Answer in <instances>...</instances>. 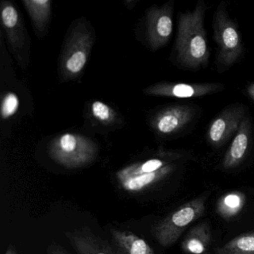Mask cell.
I'll return each mask as SVG.
<instances>
[{"mask_svg":"<svg viewBox=\"0 0 254 254\" xmlns=\"http://www.w3.org/2000/svg\"><path fill=\"white\" fill-rule=\"evenodd\" d=\"M49 155L53 161L66 169H78L96 160L98 148L87 136L67 133L52 141L49 147Z\"/></svg>","mask_w":254,"mask_h":254,"instance_id":"obj_4","label":"cell"},{"mask_svg":"<svg viewBox=\"0 0 254 254\" xmlns=\"http://www.w3.org/2000/svg\"><path fill=\"white\" fill-rule=\"evenodd\" d=\"M174 1L153 6L147 13L146 35L150 48L160 50L170 40L173 32Z\"/></svg>","mask_w":254,"mask_h":254,"instance_id":"obj_9","label":"cell"},{"mask_svg":"<svg viewBox=\"0 0 254 254\" xmlns=\"http://www.w3.org/2000/svg\"><path fill=\"white\" fill-rule=\"evenodd\" d=\"M216 253L218 254H230V253H227L225 252V251H221L220 248H218V249L216 250Z\"/></svg>","mask_w":254,"mask_h":254,"instance_id":"obj_24","label":"cell"},{"mask_svg":"<svg viewBox=\"0 0 254 254\" xmlns=\"http://www.w3.org/2000/svg\"><path fill=\"white\" fill-rule=\"evenodd\" d=\"M110 233L115 254H155L145 239L132 232L112 228Z\"/></svg>","mask_w":254,"mask_h":254,"instance_id":"obj_14","label":"cell"},{"mask_svg":"<svg viewBox=\"0 0 254 254\" xmlns=\"http://www.w3.org/2000/svg\"><path fill=\"white\" fill-rule=\"evenodd\" d=\"M205 197L193 199L162 220L154 228V237L160 245L167 248L175 243L184 230L205 212Z\"/></svg>","mask_w":254,"mask_h":254,"instance_id":"obj_6","label":"cell"},{"mask_svg":"<svg viewBox=\"0 0 254 254\" xmlns=\"http://www.w3.org/2000/svg\"><path fill=\"white\" fill-rule=\"evenodd\" d=\"M222 83H157L145 89L147 95L176 99H193L215 94L224 90Z\"/></svg>","mask_w":254,"mask_h":254,"instance_id":"obj_10","label":"cell"},{"mask_svg":"<svg viewBox=\"0 0 254 254\" xmlns=\"http://www.w3.org/2000/svg\"><path fill=\"white\" fill-rule=\"evenodd\" d=\"M245 202L246 196L242 191H229L218 199L217 213L224 219L234 218L242 210Z\"/></svg>","mask_w":254,"mask_h":254,"instance_id":"obj_17","label":"cell"},{"mask_svg":"<svg viewBox=\"0 0 254 254\" xmlns=\"http://www.w3.org/2000/svg\"><path fill=\"white\" fill-rule=\"evenodd\" d=\"M210 241L209 225L200 223L189 232L183 242L182 249L189 254H203L207 251Z\"/></svg>","mask_w":254,"mask_h":254,"instance_id":"obj_16","label":"cell"},{"mask_svg":"<svg viewBox=\"0 0 254 254\" xmlns=\"http://www.w3.org/2000/svg\"><path fill=\"white\" fill-rule=\"evenodd\" d=\"M176 166L166 159L152 158L120 169L117 179L120 187L129 193H139L167 178Z\"/></svg>","mask_w":254,"mask_h":254,"instance_id":"obj_3","label":"cell"},{"mask_svg":"<svg viewBox=\"0 0 254 254\" xmlns=\"http://www.w3.org/2000/svg\"><path fill=\"white\" fill-rule=\"evenodd\" d=\"M245 91L247 96H248L253 102H254V82L249 83L248 85H246Z\"/></svg>","mask_w":254,"mask_h":254,"instance_id":"obj_22","label":"cell"},{"mask_svg":"<svg viewBox=\"0 0 254 254\" xmlns=\"http://www.w3.org/2000/svg\"><path fill=\"white\" fill-rule=\"evenodd\" d=\"M91 32L84 23H78L69 32L64 43L60 60L64 78H76L85 67L93 47Z\"/></svg>","mask_w":254,"mask_h":254,"instance_id":"obj_5","label":"cell"},{"mask_svg":"<svg viewBox=\"0 0 254 254\" xmlns=\"http://www.w3.org/2000/svg\"><path fill=\"white\" fill-rule=\"evenodd\" d=\"M247 116V108L240 103H233L222 110L212 120L206 131L208 143L218 148L235 136Z\"/></svg>","mask_w":254,"mask_h":254,"instance_id":"obj_8","label":"cell"},{"mask_svg":"<svg viewBox=\"0 0 254 254\" xmlns=\"http://www.w3.org/2000/svg\"><path fill=\"white\" fill-rule=\"evenodd\" d=\"M207 5L198 0L194 9L178 15V32L174 45V61L178 67L197 70L209 62L207 36L204 27Z\"/></svg>","mask_w":254,"mask_h":254,"instance_id":"obj_1","label":"cell"},{"mask_svg":"<svg viewBox=\"0 0 254 254\" xmlns=\"http://www.w3.org/2000/svg\"><path fill=\"white\" fill-rule=\"evenodd\" d=\"M1 20L6 32L7 39L17 61L22 63V52L24 51V25L17 8L11 2L3 1L1 3Z\"/></svg>","mask_w":254,"mask_h":254,"instance_id":"obj_11","label":"cell"},{"mask_svg":"<svg viewBox=\"0 0 254 254\" xmlns=\"http://www.w3.org/2000/svg\"><path fill=\"white\" fill-rule=\"evenodd\" d=\"M91 111L94 118L102 124L112 125L117 120V113L114 109L100 101L92 104Z\"/></svg>","mask_w":254,"mask_h":254,"instance_id":"obj_19","label":"cell"},{"mask_svg":"<svg viewBox=\"0 0 254 254\" xmlns=\"http://www.w3.org/2000/svg\"><path fill=\"white\" fill-rule=\"evenodd\" d=\"M5 254H17V251L14 245H9Z\"/></svg>","mask_w":254,"mask_h":254,"instance_id":"obj_23","label":"cell"},{"mask_svg":"<svg viewBox=\"0 0 254 254\" xmlns=\"http://www.w3.org/2000/svg\"><path fill=\"white\" fill-rule=\"evenodd\" d=\"M200 108L195 105H172L159 110L151 119L150 125L156 133L163 137L175 136L187 130L198 120Z\"/></svg>","mask_w":254,"mask_h":254,"instance_id":"obj_7","label":"cell"},{"mask_svg":"<svg viewBox=\"0 0 254 254\" xmlns=\"http://www.w3.org/2000/svg\"><path fill=\"white\" fill-rule=\"evenodd\" d=\"M23 3L32 20L37 35H42L51 19V1L25 0Z\"/></svg>","mask_w":254,"mask_h":254,"instance_id":"obj_15","label":"cell"},{"mask_svg":"<svg viewBox=\"0 0 254 254\" xmlns=\"http://www.w3.org/2000/svg\"><path fill=\"white\" fill-rule=\"evenodd\" d=\"M220 249L230 254H254V231L236 236Z\"/></svg>","mask_w":254,"mask_h":254,"instance_id":"obj_18","label":"cell"},{"mask_svg":"<svg viewBox=\"0 0 254 254\" xmlns=\"http://www.w3.org/2000/svg\"><path fill=\"white\" fill-rule=\"evenodd\" d=\"M20 101L18 96L13 92L4 95L1 103V117L2 120H8L18 111Z\"/></svg>","mask_w":254,"mask_h":254,"instance_id":"obj_20","label":"cell"},{"mask_svg":"<svg viewBox=\"0 0 254 254\" xmlns=\"http://www.w3.org/2000/svg\"><path fill=\"white\" fill-rule=\"evenodd\" d=\"M253 131L252 122L249 116L247 115L223 159L222 167L224 169H234L245 160L252 143Z\"/></svg>","mask_w":254,"mask_h":254,"instance_id":"obj_12","label":"cell"},{"mask_svg":"<svg viewBox=\"0 0 254 254\" xmlns=\"http://www.w3.org/2000/svg\"><path fill=\"white\" fill-rule=\"evenodd\" d=\"M212 29L217 46L215 66L217 72L222 73L238 63L245 51L240 31L229 15L225 1L220 2L214 13Z\"/></svg>","mask_w":254,"mask_h":254,"instance_id":"obj_2","label":"cell"},{"mask_svg":"<svg viewBox=\"0 0 254 254\" xmlns=\"http://www.w3.org/2000/svg\"><path fill=\"white\" fill-rule=\"evenodd\" d=\"M46 254H70L63 246L58 244H51L47 248Z\"/></svg>","mask_w":254,"mask_h":254,"instance_id":"obj_21","label":"cell"},{"mask_svg":"<svg viewBox=\"0 0 254 254\" xmlns=\"http://www.w3.org/2000/svg\"><path fill=\"white\" fill-rule=\"evenodd\" d=\"M65 235L78 254H115L111 243L95 235L87 227L75 229Z\"/></svg>","mask_w":254,"mask_h":254,"instance_id":"obj_13","label":"cell"}]
</instances>
